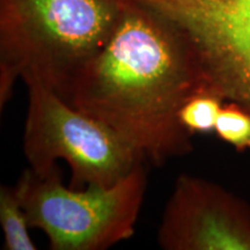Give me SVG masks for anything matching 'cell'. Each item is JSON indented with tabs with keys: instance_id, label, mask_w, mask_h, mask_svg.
Masks as SVG:
<instances>
[{
	"instance_id": "obj_1",
	"label": "cell",
	"mask_w": 250,
	"mask_h": 250,
	"mask_svg": "<svg viewBox=\"0 0 250 250\" xmlns=\"http://www.w3.org/2000/svg\"><path fill=\"white\" fill-rule=\"evenodd\" d=\"M203 88L201 65L183 34L137 0H123L107 43L58 96L110 127L144 161L161 166L191 151L177 114Z\"/></svg>"
},
{
	"instance_id": "obj_2",
	"label": "cell",
	"mask_w": 250,
	"mask_h": 250,
	"mask_svg": "<svg viewBox=\"0 0 250 250\" xmlns=\"http://www.w3.org/2000/svg\"><path fill=\"white\" fill-rule=\"evenodd\" d=\"M123 0H0V105L18 78L59 95L103 48Z\"/></svg>"
},
{
	"instance_id": "obj_3",
	"label": "cell",
	"mask_w": 250,
	"mask_h": 250,
	"mask_svg": "<svg viewBox=\"0 0 250 250\" xmlns=\"http://www.w3.org/2000/svg\"><path fill=\"white\" fill-rule=\"evenodd\" d=\"M30 228L48 236L54 250H103L130 239L146 190L143 164L110 187L66 188L56 167L27 169L17 184Z\"/></svg>"
},
{
	"instance_id": "obj_4",
	"label": "cell",
	"mask_w": 250,
	"mask_h": 250,
	"mask_svg": "<svg viewBox=\"0 0 250 250\" xmlns=\"http://www.w3.org/2000/svg\"><path fill=\"white\" fill-rule=\"evenodd\" d=\"M29 94L23 151L34 173L45 175L58 159L71 168L72 189L110 187L144 160L120 136L95 118L73 108L37 81Z\"/></svg>"
},
{
	"instance_id": "obj_5",
	"label": "cell",
	"mask_w": 250,
	"mask_h": 250,
	"mask_svg": "<svg viewBox=\"0 0 250 250\" xmlns=\"http://www.w3.org/2000/svg\"><path fill=\"white\" fill-rule=\"evenodd\" d=\"M179 29L208 89L250 112V0H137Z\"/></svg>"
},
{
	"instance_id": "obj_6",
	"label": "cell",
	"mask_w": 250,
	"mask_h": 250,
	"mask_svg": "<svg viewBox=\"0 0 250 250\" xmlns=\"http://www.w3.org/2000/svg\"><path fill=\"white\" fill-rule=\"evenodd\" d=\"M158 242L166 250H250V211L220 188L180 175Z\"/></svg>"
},
{
	"instance_id": "obj_7",
	"label": "cell",
	"mask_w": 250,
	"mask_h": 250,
	"mask_svg": "<svg viewBox=\"0 0 250 250\" xmlns=\"http://www.w3.org/2000/svg\"><path fill=\"white\" fill-rule=\"evenodd\" d=\"M0 224L4 232V248L6 250L36 249L28 233V228L30 227L17 186H1Z\"/></svg>"
},
{
	"instance_id": "obj_8",
	"label": "cell",
	"mask_w": 250,
	"mask_h": 250,
	"mask_svg": "<svg viewBox=\"0 0 250 250\" xmlns=\"http://www.w3.org/2000/svg\"><path fill=\"white\" fill-rule=\"evenodd\" d=\"M224 99L208 88L192 94L177 114V120L183 130L189 134H206L214 131L215 123Z\"/></svg>"
},
{
	"instance_id": "obj_9",
	"label": "cell",
	"mask_w": 250,
	"mask_h": 250,
	"mask_svg": "<svg viewBox=\"0 0 250 250\" xmlns=\"http://www.w3.org/2000/svg\"><path fill=\"white\" fill-rule=\"evenodd\" d=\"M214 132L237 151L250 149V112L235 102L224 104L218 115Z\"/></svg>"
}]
</instances>
